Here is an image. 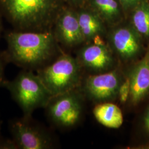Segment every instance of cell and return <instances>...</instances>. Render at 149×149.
I'll use <instances>...</instances> for the list:
<instances>
[{
    "instance_id": "8fae6325",
    "label": "cell",
    "mask_w": 149,
    "mask_h": 149,
    "mask_svg": "<svg viewBox=\"0 0 149 149\" xmlns=\"http://www.w3.org/2000/svg\"><path fill=\"white\" fill-rule=\"evenodd\" d=\"M57 36L62 43L70 47L77 45L85 39L78 18L71 13H66L60 18Z\"/></svg>"
},
{
    "instance_id": "277c9868",
    "label": "cell",
    "mask_w": 149,
    "mask_h": 149,
    "mask_svg": "<svg viewBox=\"0 0 149 149\" xmlns=\"http://www.w3.org/2000/svg\"><path fill=\"white\" fill-rule=\"evenodd\" d=\"M1 2L17 28L32 31L46 23L56 0H1Z\"/></svg>"
},
{
    "instance_id": "6da1fadb",
    "label": "cell",
    "mask_w": 149,
    "mask_h": 149,
    "mask_svg": "<svg viewBox=\"0 0 149 149\" xmlns=\"http://www.w3.org/2000/svg\"><path fill=\"white\" fill-rule=\"evenodd\" d=\"M7 62L24 69L38 70L47 64L53 55L55 40L52 33L32 31L11 32L7 35Z\"/></svg>"
},
{
    "instance_id": "7402d4cb",
    "label": "cell",
    "mask_w": 149,
    "mask_h": 149,
    "mask_svg": "<svg viewBox=\"0 0 149 149\" xmlns=\"http://www.w3.org/2000/svg\"><path fill=\"white\" fill-rule=\"evenodd\" d=\"M134 2H135V3H136V2H140V1H141V0H133Z\"/></svg>"
},
{
    "instance_id": "30bf717a",
    "label": "cell",
    "mask_w": 149,
    "mask_h": 149,
    "mask_svg": "<svg viewBox=\"0 0 149 149\" xmlns=\"http://www.w3.org/2000/svg\"><path fill=\"white\" fill-rule=\"evenodd\" d=\"M136 31L123 27L116 29L111 37L113 46L124 61L134 59L140 50V43Z\"/></svg>"
},
{
    "instance_id": "8992f818",
    "label": "cell",
    "mask_w": 149,
    "mask_h": 149,
    "mask_svg": "<svg viewBox=\"0 0 149 149\" xmlns=\"http://www.w3.org/2000/svg\"><path fill=\"white\" fill-rule=\"evenodd\" d=\"M9 129L18 149H48L53 146L50 134L34 122L32 117L13 119Z\"/></svg>"
},
{
    "instance_id": "52a82bcc",
    "label": "cell",
    "mask_w": 149,
    "mask_h": 149,
    "mask_svg": "<svg viewBox=\"0 0 149 149\" xmlns=\"http://www.w3.org/2000/svg\"><path fill=\"white\" fill-rule=\"evenodd\" d=\"M122 81L119 71L113 70L89 76L86 80L84 90L87 95L95 101H111L118 98Z\"/></svg>"
},
{
    "instance_id": "9c48e42d",
    "label": "cell",
    "mask_w": 149,
    "mask_h": 149,
    "mask_svg": "<svg viewBox=\"0 0 149 149\" xmlns=\"http://www.w3.org/2000/svg\"><path fill=\"white\" fill-rule=\"evenodd\" d=\"M81 64L90 70L99 73L110 69L114 60L104 44H94L84 48L80 54Z\"/></svg>"
},
{
    "instance_id": "44dd1931",
    "label": "cell",
    "mask_w": 149,
    "mask_h": 149,
    "mask_svg": "<svg viewBox=\"0 0 149 149\" xmlns=\"http://www.w3.org/2000/svg\"><path fill=\"white\" fill-rule=\"evenodd\" d=\"M2 136H1V124L0 123V142H1V140L2 139Z\"/></svg>"
},
{
    "instance_id": "ac0fdd59",
    "label": "cell",
    "mask_w": 149,
    "mask_h": 149,
    "mask_svg": "<svg viewBox=\"0 0 149 149\" xmlns=\"http://www.w3.org/2000/svg\"><path fill=\"white\" fill-rule=\"evenodd\" d=\"M7 63L4 56H0V87H3L6 80L5 77V68Z\"/></svg>"
},
{
    "instance_id": "5bb4252c",
    "label": "cell",
    "mask_w": 149,
    "mask_h": 149,
    "mask_svg": "<svg viewBox=\"0 0 149 149\" xmlns=\"http://www.w3.org/2000/svg\"><path fill=\"white\" fill-rule=\"evenodd\" d=\"M133 23L139 34L149 37V3H142L136 8L133 16Z\"/></svg>"
},
{
    "instance_id": "3957f363",
    "label": "cell",
    "mask_w": 149,
    "mask_h": 149,
    "mask_svg": "<svg viewBox=\"0 0 149 149\" xmlns=\"http://www.w3.org/2000/svg\"><path fill=\"white\" fill-rule=\"evenodd\" d=\"M37 74L52 96L73 90L79 84V61L68 54L60 55L54 61L37 70Z\"/></svg>"
},
{
    "instance_id": "4fadbf2b",
    "label": "cell",
    "mask_w": 149,
    "mask_h": 149,
    "mask_svg": "<svg viewBox=\"0 0 149 149\" xmlns=\"http://www.w3.org/2000/svg\"><path fill=\"white\" fill-rule=\"evenodd\" d=\"M78 20L85 39L95 38L102 31L101 23L92 15L82 13L79 16Z\"/></svg>"
},
{
    "instance_id": "9a60e30c",
    "label": "cell",
    "mask_w": 149,
    "mask_h": 149,
    "mask_svg": "<svg viewBox=\"0 0 149 149\" xmlns=\"http://www.w3.org/2000/svg\"><path fill=\"white\" fill-rule=\"evenodd\" d=\"M95 3L102 13L107 17L116 16L118 12V6L116 0H95Z\"/></svg>"
},
{
    "instance_id": "2e32d148",
    "label": "cell",
    "mask_w": 149,
    "mask_h": 149,
    "mask_svg": "<svg viewBox=\"0 0 149 149\" xmlns=\"http://www.w3.org/2000/svg\"><path fill=\"white\" fill-rule=\"evenodd\" d=\"M130 94V81L129 77H128L123 80L119 90L118 98L122 103H125L128 101Z\"/></svg>"
},
{
    "instance_id": "7c38bea8",
    "label": "cell",
    "mask_w": 149,
    "mask_h": 149,
    "mask_svg": "<svg viewBox=\"0 0 149 149\" xmlns=\"http://www.w3.org/2000/svg\"><path fill=\"white\" fill-rule=\"evenodd\" d=\"M93 113L97 122L107 128L118 129L123 123L124 118L121 109L111 102L98 104L94 108Z\"/></svg>"
},
{
    "instance_id": "cb8c5ba5",
    "label": "cell",
    "mask_w": 149,
    "mask_h": 149,
    "mask_svg": "<svg viewBox=\"0 0 149 149\" xmlns=\"http://www.w3.org/2000/svg\"><path fill=\"white\" fill-rule=\"evenodd\" d=\"M148 3H149V0H148Z\"/></svg>"
},
{
    "instance_id": "7a4b0ae2",
    "label": "cell",
    "mask_w": 149,
    "mask_h": 149,
    "mask_svg": "<svg viewBox=\"0 0 149 149\" xmlns=\"http://www.w3.org/2000/svg\"><path fill=\"white\" fill-rule=\"evenodd\" d=\"M21 109L24 117H32L33 113L45 108L52 95L33 70L24 69L13 80H6L4 86Z\"/></svg>"
},
{
    "instance_id": "603a6c76",
    "label": "cell",
    "mask_w": 149,
    "mask_h": 149,
    "mask_svg": "<svg viewBox=\"0 0 149 149\" xmlns=\"http://www.w3.org/2000/svg\"><path fill=\"white\" fill-rule=\"evenodd\" d=\"M0 31H1V26H0Z\"/></svg>"
},
{
    "instance_id": "e0dca14e",
    "label": "cell",
    "mask_w": 149,
    "mask_h": 149,
    "mask_svg": "<svg viewBox=\"0 0 149 149\" xmlns=\"http://www.w3.org/2000/svg\"><path fill=\"white\" fill-rule=\"evenodd\" d=\"M0 149H18L12 138H2L0 142Z\"/></svg>"
},
{
    "instance_id": "d6986e66",
    "label": "cell",
    "mask_w": 149,
    "mask_h": 149,
    "mask_svg": "<svg viewBox=\"0 0 149 149\" xmlns=\"http://www.w3.org/2000/svg\"><path fill=\"white\" fill-rule=\"evenodd\" d=\"M143 127L146 133L149 135V105L144 114L143 119Z\"/></svg>"
},
{
    "instance_id": "ffe728a7",
    "label": "cell",
    "mask_w": 149,
    "mask_h": 149,
    "mask_svg": "<svg viewBox=\"0 0 149 149\" xmlns=\"http://www.w3.org/2000/svg\"><path fill=\"white\" fill-rule=\"evenodd\" d=\"M123 3L125 5H130L135 3L133 0H121Z\"/></svg>"
},
{
    "instance_id": "5b68a950",
    "label": "cell",
    "mask_w": 149,
    "mask_h": 149,
    "mask_svg": "<svg viewBox=\"0 0 149 149\" xmlns=\"http://www.w3.org/2000/svg\"><path fill=\"white\" fill-rule=\"evenodd\" d=\"M49 120L57 127L71 128L79 122L82 100L76 89L52 96L45 107Z\"/></svg>"
},
{
    "instance_id": "ba28073f",
    "label": "cell",
    "mask_w": 149,
    "mask_h": 149,
    "mask_svg": "<svg viewBox=\"0 0 149 149\" xmlns=\"http://www.w3.org/2000/svg\"><path fill=\"white\" fill-rule=\"evenodd\" d=\"M131 103L136 105L149 93V48L129 74Z\"/></svg>"
}]
</instances>
